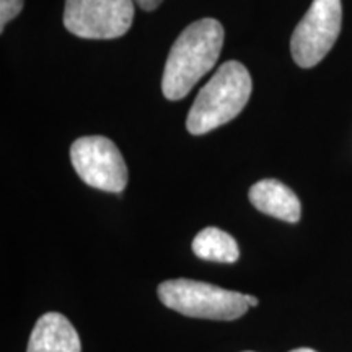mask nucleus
<instances>
[{"label":"nucleus","instance_id":"4","mask_svg":"<svg viewBox=\"0 0 352 352\" xmlns=\"http://www.w3.org/2000/svg\"><path fill=\"white\" fill-rule=\"evenodd\" d=\"M341 0H314L290 38V54L298 67H315L331 51L341 32Z\"/></svg>","mask_w":352,"mask_h":352},{"label":"nucleus","instance_id":"9","mask_svg":"<svg viewBox=\"0 0 352 352\" xmlns=\"http://www.w3.org/2000/svg\"><path fill=\"white\" fill-rule=\"evenodd\" d=\"M192 253L206 261L235 263L240 256V248L230 233L217 227H208L192 240Z\"/></svg>","mask_w":352,"mask_h":352},{"label":"nucleus","instance_id":"11","mask_svg":"<svg viewBox=\"0 0 352 352\" xmlns=\"http://www.w3.org/2000/svg\"><path fill=\"white\" fill-rule=\"evenodd\" d=\"M162 2H164V0H134L135 6H138L139 8H142V10H145V12L155 10V8L160 6Z\"/></svg>","mask_w":352,"mask_h":352},{"label":"nucleus","instance_id":"8","mask_svg":"<svg viewBox=\"0 0 352 352\" xmlns=\"http://www.w3.org/2000/svg\"><path fill=\"white\" fill-rule=\"evenodd\" d=\"M250 201L259 212L296 223L300 220L302 206L296 192L277 179H261L250 188Z\"/></svg>","mask_w":352,"mask_h":352},{"label":"nucleus","instance_id":"5","mask_svg":"<svg viewBox=\"0 0 352 352\" xmlns=\"http://www.w3.org/2000/svg\"><path fill=\"white\" fill-rule=\"evenodd\" d=\"M134 0H65L64 26L85 39H116L129 32Z\"/></svg>","mask_w":352,"mask_h":352},{"label":"nucleus","instance_id":"12","mask_svg":"<svg viewBox=\"0 0 352 352\" xmlns=\"http://www.w3.org/2000/svg\"><path fill=\"white\" fill-rule=\"evenodd\" d=\"M245 300L248 303V307H256L258 305V298L253 296H245Z\"/></svg>","mask_w":352,"mask_h":352},{"label":"nucleus","instance_id":"7","mask_svg":"<svg viewBox=\"0 0 352 352\" xmlns=\"http://www.w3.org/2000/svg\"><path fill=\"white\" fill-rule=\"evenodd\" d=\"M26 352H82L80 338L64 315L50 311L34 324Z\"/></svg>","mask_w":352,"mask_h":352},{"label":"nucleus","instance_id":"10","mask_svg":"<svg viewBox=\"0 0 352 352\" xmlns=\"http://www.w3.org/2000/svg\"><path fill=\"white\" fill-rule=\"evenodd\" d=\"M23 8V0H0V32H3L8 21H12Z\"/></svg>","mask_w":352,"mask_h":352},{"label":"nucleus","instance_id":"6","mask_svg":"<svg viewBox=\"0 0 352 352\" xmlns=\"http://www.w3.org/2000/svg\"><path fill=\"white\" fill-rule=\"evenodd\" d=\"M70 162L88 186L120 195L127 186V166L120 148L103 135H87L70 147Z\"/></svg>","mask_w":352,"mask_h":352},{"label":"nucleus","instance_id":"13","mask_svg":"<svg viewBox=\"0 0 352 352\" xmlns=\"http://www.w3.org/2000/svg\"><path fill=\"white\" fill-rule=\"evenodd\" d=\"M290 352H316V351L310 349V347H298V349H294V351H290Z\"/></svg>","mask_w":352,"mask_h":352},{"label":"nucleus","instance_id":"14","mask_svg":"<svg viewBox=\"0 0 352 352\" xmlns=\"http://www.w3.org/2000/svg\"><path fill=\"white\" fill-rule=\"evenodd\" d=\"M245 352H253V351H245Z\"/></svg>","mask_w":352,"mask_h":352},{"label":"nucleus","instance_id":"2","mask_svg":"<svg viewBox=\"0 0 352 352\" xmlns=\"http://www.w3.org/2000/svg\"><path fill=\"white\" fill-rule=\"evenodd\" d=\"M252 88V77L243 64L228 60L220 65L189 109L186 120L189 134H208L235 120L248 103Z\"/></svg>","mask_w":352,"mask_h":352},{"label":"nucleus","instance_id":"3","mask_svg":"<svg viewBox=\"0 0 352 352\" xmlns=\"http://www.w3.org/2000/svg\"><path fill=\"white\" fill-rule=\"evenodd\" d=\"M165 307L189 318L232 321L248 310L245 294L192 279H171L158 285Z\"/></svg>","mask_w":352,"mask_h":352},{"label":"nucleus","instance_id":"1","mask_svg":"<svg viewBox=\"0 0 352 352\" xmlns=\"http://www.w3.org/2000/svg\"><path fill=\"white\" fill-rule=\"evenodd\" d=\"M223 26L202 19L183 30L171 46L162 78V91L170 101L183 100L217 63L223 46Z\"/></svg>","mask_w":352,"mask_h":352}]
</instances>
